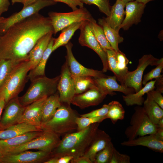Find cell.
<instances>
[{
  "label": "cell",
  "instance_id": "obj_9",
  "mask_svg": "<svg viewBox=\"0 0 163 163\" xmlns=\"http://www.w3.org/2000/svg\"><path fill=\"white\" fill-rule=\"evenodd\" d=\"M163 61V58L159 59L151 54L144 55L139 60L137 68L133 71H128L124 77L121 85L132 88L137 92L142 88V81L143 72L149 66H157Z\"/></svg>",
  "mask_w": 163,
  "mask_h": 163
},
{
  "label": "cell",
  "instance_id": "obj_44",
  "mask_svg": "<svg viewBox=\"0 0 163 163\" xmlns=\"http://www.w3.org/2000/svg\"><path fill=\"white\" fill-rule=\"evenodd\" d=\"M71 155H65L59 157H52L45 161L44 163H69L73 159Z\"/></svg>",
  "mask_w": 163,
  "mask_h": 163
},
{
  "label": "cell",
  "instance_id": "obj_28",
  "mask_svg": "<svg viewBox=\"0 0 163 163\" xmlns=\"http://www.w3.org/2000/svg\"><path fill=\"white\" fill-rule=\"evenodd\" d=\"M155 80L148 82L142 88L137 92L125 95L122 97L126 104L127 106L137 105L141 106L143 104L144 99V95L155 88Z\"/></svg>",
  "mask_w": 163,
  "mask_h": 163
},
{
  "label": "cell",
  "instance_id": "obj_20",
  "mask_svg": "<svg viewBox=\"0 0 163 163\" xmlns=\"http://www.w3.org/2000/svg\"><path fill=\"white\" fill-rule=\"evenodd\" d=\"M121 145L127 146H142L157 152H163V141L158 139L154 134L128 140L121 142Z\"/></svg>",
  "mask_w": 163,
  "mask_h": 163
},
{
  "label": "cell",
  "instance_id": "obj_40",
  "mask_svg": "<svg viewBox=\"0 0 163 163\" xmlns=\"http://www.w3.org/2000/svg\"><path fill=\"white\" fill-rule=\"evenodd\" d=\"M82 3L88 5H94L98 8L100 11L107 17L109 16L111 7L109 0H79Z\"/></svg>",
  "mask_w": 163,
  "mask_h": 163
},
{
  "label": "cell",
  "instance_id": "obj_35",
  "mask_svg": "<svg viewBox=\"0 0 163 163\" xmlns=\"http://www.w3.org/2000/svg\"><path fill=\"white\" fill-rule=\"evenodd\" d=\"M21 62L9 59L0 60V88L13 70Z\"/></svg>",
  "mask_w": 163,
  "mask_h": 163
},
{
  "label": "cell",
  "instance_id": "obj_15",
  "mask_svg": "<svg viewBox=\"0 0 163 163\" xmlns=\"http://www.w3.org/2000/svg\"><path fill=\"white\" fill-rule=\"evenodd\" d=\"M66 50L65 56L70 72L74 76H86L93 78L104 77L102 71L86 68L80 64L75 59L72 52L73 44L70 41L65 45Z\"/></svg>",
  "mask_w": 163,
  "mask_h": 163
},
{
  "label": "cell",
  "instance_id": "obj_11",
  "mask_svg": "<svg viewBox=\"0 0 163 163\" xmlns=\"http://www.w3.org/2000/svg\"><path fill=\"white\" fill-rule=\"evenodd\" d=\"M79 29L80 33L78 38L79 44L94 51L100 57L103 65L102 71L106 72L109 70L106 52L101 47L89 27L87 21L83 22Z\"/></svg>",
  "mask_w": 163,
  "mask_h": 163
},
{
  "label": "cell",
  "instance_id": "obj_6",
  "mask_svg": "<svg viewBox=\"0 0 163 163\" xmlns=\"http://www.w3.org/2000/svg\"><path fill=\"white\" fill-rule=\"evenodd\" d=\"M130 125L126 129L125 134L128 140H132L138 136L154 134L157 127L149 119L143 107L138 106L134 108Z\"/></svg>",
  "mask_w": 163,
  "mask_h": 163
},
{
  "label": "cell",
  "instance_id": "obj_43",
  "mask_svg": "<svg viewBox=\"0 0 163 163\" xmlns=\"http://www.w3.org/2000/svg\"><path fill=\"white\" fill-rule=\"evenodd\" d=\"M130 156L119 152L115 148L110 163H130Z\"/></svg>",
  "mask_w": 163,
  "mask_h": 163
},
{
  "label": "cell",
  "instance_id": "obj_52",
  "mask_svg": "<svg viewBox=\"0 0 163 163\" xmlns=\"http://www.w3.org/2000/svg\"><path fill=\"white\" fill-rule=\"evenodd\" d=\"M38 0H24V3L23 4V7H25L30 5Z\"/></svg>",
  "mask_w": 163,
  "mask_h": 163
},
{
  "label": "cell",
  "instance_id": "obj_30",
  "mask_svg": "<svg viewBox=\"0 0 163 163\" xmlns=\"http://www.w3.org/2000/svg\"><path fill=\"white\" fill-rule=\"evenodd\" d=\"M54 39L53 37L52 38L40 62L34 69L30 70L27 75L28 79L31 81L38 77L45 76L46 64L49 57L53 52L52 48Z\"/></svg>",
  "mask_w": 163,
  "mask_h": 163
},
{
  "label": "cell",
  "instance_id": "obj_1",
  "mask_svg": "<svg viewBox=\"0 0 163 163\" xmlns=\"http://www.w3.org/2000/svg\"><path fill=\"white\" fill-rule=\"evenodd\" d=\"M51 32L53 29L49 17L38 13L13 24L0 36V60L28 59L29 52L38 40Z\"/></svg>",
  "mask_w": 163,
  "mask_h": 163
},
{
  "label": "cell",
  "instance_id": "obj_4",
  "mask_svg": "<svg viewBox=\"0 0 163 163\" xmlns=\"http://www.w3.org/2000/svg\"><path fill=\"white\" fill-rule=\"evenodd\" d=\"M31 70L29 59L19 64L13 70L0 88V98H3L6 104L18 96L23 89L28 79V72Z\"/></svg>",
  "mask_w": 163,
  "mask_h": 163
},
{
  "label": "cell",
  "instance_id": "obj_36",
  "mask_svg": "<svg viewBox=\"0 0 163 163\" xmlns=\"http://www.w3.org/2000/svg\"><path fill=\"white\" fill-rule=\"evenodd\" d=\"M114 148L111 141L97 154L94 163H110Z\"/></svg>",
  "mask_w": 163,
  "mask_h": 163
},
{
  "label": "cell",
  "instance_id": "obj_3",
  "mask_svg": "<svg viewBox=\"0 0 163 163\" xmlns=\"http://www.w3.org/2000/svg\"><path fill=\"white\" fill-rule=\"evenodd\" d=\"M70 105L62 104L53 117L41 124V129L53 132L60 136L77 130L75 120L78 116L76 111L71 108Z\"/></svg>",
  "mask_w": 163,
  "mask_h": 163
},
{
  "label": "cell",
  "instance_id": "obj_23",
  "mask_svg": "<svg viewBox=\"0 0 163 163\" xmlns=\"http://www.w3.org/2000/svg\"><path fill=\"white\" fill-rule=\"evenodd\" d=\"M53 34V32H51L42 37L29 52L28 59L31 65V70L37 66L41 59Z\"/></svg>",
  "mask_w": 163,
  "mask_h": 163
},
{
  "label": "cell",
  "instance_id": "obj_51",
  "mask_svg": "<svg viewBox=\"0 0 163 163\" xmlns=\"http://www.w3.org/2000/svg\"><path fill=\"white\" fill-rule=\"evenodd\" d=\"M6 103L4 99L2 98H0V123L2 111Z\"/></svg>",
  "mask_w": 163,
  "mask_h": 163
},
{
  "label": "cell",
  "instance_id": "obj_31",
  "mask_svg": "<svg viewBox=\"0 0 163 163\" xmlns=\"http://www.w3.org/2000/svg\"><path fill=\"white\" fill-rule=\"evenodd\" d=\"M83 21L73 23L63 29L59 36L54 39L53 52L59 47L68 43L75 32L79 29Z\"/></svg>",
  "mask_w": 163,
  "mask_h": 163
},
{
  "label": "cell",
  "instance_id": "obj_17",
  "mask_svg": "<svg viewBox=\"0 0 163 163\" xmlns=\"http://www.w3.org/2000/svg\"><path fill=\"white\" fill-rule=\"evenodd\" d=\"M93 79L97 88L107 95L116 94L114 91L121 92L125 95L135 93L133 88L119 84L114 75L93 78Z\"/></svg>",
  "mask_w": 163,
  "mask_h": 163
},
{
  "label": "cell",
  "instance_id": "obj_42",
  "mask_svg": "<svg viewBox=\"0 0 163 163\" xmlns=\"http://www.w3.org/2000/svg\"><path fill=\"white\" fill-rule=\"evenodd\" d=\"M110 104L104 105L102 107L99 109H96L91 112L84 114L80 115L81 117H96L105 116L109 110Z\"/></svg>",
  "mask_w": 163,
  "mask_h": 163
},
{
  "label": "cell",
  "instance_id": "obj_21",
  "mask_svg": "<svg viewBox=\"0 0 163 163\" xmlns=\"http://www.w3.org/2000/svg\"><path fill=\"white\" fill-rule=\"evenodd\" d=\"M111 141V139L109 135L104 131L98 129L84 155L89 158L94 163L97 154Z\"/></svg>",
  "mask_w": 163,
  "mask_h": 163
},
{
  "label": "cell",
  "instance_id": "obj_54",
  "mask_svg": "<svg viewBox=\"0 0 163 163\" xmlns=\"http://www.w3.org/2000/svg\"><path fill=\"white\" fill-rule=\"evenodd\" d=\"M12 4L13 5L16 3H21L23 4L24 3V0H11Z\"/></svg>",
  "mask_w": 163,
  "mask_h": 163
},
{
  "label": "cell",
  "instance_id": "obj_49",
  "mask_svg": "<svg viewBox=\"0 0 163 163\" xmlns=\"http://www.w3.org/2000/svg\"><path fill=\"white\" fill-rule=\"evenodd\" d=\"M155 80V83L156 90L163 93V76Z\"/></svg>",
  "mask_w": 163,
  "mask_h": 163
},
{
  "label": "cell",
  "instance_id": "obj_16",
  "mask_svg": "<svg viewBox=\"0 0 163 163\" xmlns=\"http://www.w3.org/2000/svg\"><path fill=\"white\" fill-rule=\"evenodd\" d=\"M107 95L97 86H95L82 93L75 94L71 104L83 109L99 104Z\"/></svg>",
  "mask_w": 163,
  "mask_h": 163
},
{
  "label": "cell",
  "instance_id": "obj_50",
  "mask_svg": "<svg viewBox=\"0 0 163 163\" xmlns=\"http://www.w3.org/2000/svg\"><path fill=\"white\" fill-rule=\"evenodd\" d=\"M154 134L158 139L163 141V128H157Z\"/></svg>",
  "mask_w": 163,
  "mask_h": 163
},
{
  "label": "cell",
  "instance_id": "obj_22",
  "mask_svg": "<svg viewBox=\"0 0 163 163\" xmlns=\"http://www.w3.org/2000/svg\"><path fill=\"white\" fill-rule=\"evenodd\" d=\"M43 131L29 132L11 138L0 140V150L4 155L10 149L24 144L37 137Z\"/></svg>",
  "mask_w": 163,
  "mask_h": 163
},
{
  "label": "cell",
  "instance_id": "obj_8",
  "mask_svg": "<svg viewBox=\"0 0 163 163\" xmlns=\"http://www.w3.org/2000/svg\"><path fill=\"white\" fill-rule=\"evenodd\" d=\"M48 15L54 34L73 23L87 21L91 16L84 7L69 12L51 11L49 13Z\"/></svg>",
  "mask_w": 163,
  "mask_h": 163
},
{
  "label": "cell",
  "instance_id": "obj_38",
  "mask_svg": "<svg viewBox=\"0 0 163 163\" xmlns=\"http://www.w3.org/2000/svg\"><path fill=\"white\" fill-rule=\"evenodd\" d=\"M107 119L106 116L96 117H77L76 119L77 125V131L85 129L90 125L95 123H100Z\"/></svg>",
  "mask_w": 163,
  "mask_h": 163
},
{
  "label": "cell",
  "instance_id": "obj_19",
  "mask_svg": "<svg viewBox=\"0 0 163 163\" xmlns=\"http://www.w3.org/2000/svg\"><path fill=\"white\" fill-rule=\"evenodd\" d=\"M47 97L36 101L26 106L18 123H26L41 129L42 109Z\"/></svg>",
  "mask_w": 163,
  "mask_h": 163
},
{
  "label": "cell",
  "instance_id": "obj_18",
  "mask_svg": "<svg viewBox=\"0 0 163 163\" xmlns=\"http://www.w3.org/2000/svg\"><path fill=\"white\" fill-rule=\"evenodd\" d=\"M125 17L121 25L120 28L126 30L133 24H137L141 21L145 5L136 0L125 4Z\"/></svg>",
  "mask_w": 163,
  "mask_h": 163
},
{
  "label": "cell",
  "instance_id": "obj_46",
  "mask_svg": "<svg viewBox=\"0 0 163 163\" xmlns=\"http://www.w3.org/2000/svg\"><path fill=\"white\" fill-rule=\"evenodd\" d=\"M149 92L153 100L163 109V97L162 93L159 91L154 89Z\"/></svg>",
  "mask_w": 163,
  "mask_h": 163
},
{
  "label": "cell",
  "instance_id": "obj_48",
  "mask_svg": "<svg viewBox=\"0 0 163 163\" xmlns=\"http://www.w3.org/2000/svg\"><path fill=\"white\" fill-rule=\"evenodd\" d=\"M71 163H93L88 157L84 155L72 159Z\"/></svg>",
  "mask_w": 163,
  "mask_h": 163
},
{
  "label": "cell",
  "instance_id": "obj_13",
  "mask_svg": "<svg viewBox=\"0 0 163 163\" xmlns=\"http://www.w3.org/2000/svg\"><path fill=\"white\" fill-rule=\"evenodd\" d=\"M51 157V152L28 150L17 153L4 155L0 163H44Z\"/></svg>",
  "mask_w": 163,
  "mask_h": 163
},
{
  "label": "cell",
  "instance_id": "obj_33",
  "mask_svg": "<svg viewBox=\"0 0 163 163\" xmlns=\"http://www.w3.org/2000/svg\"><path fill=\"white\" fill-rule=\"evenodd\" d=\"M72 76L74 81L75 94L82 93L91 88L97 86L92 77L72 75Z\"/></svg>",
  "mask_w": 163,
  "mask_h": 163
},
{
  "label": "cell",
  "instance_id": "obj_10",
  "mask_svg": "<svg viewBox=\"0 0 163 163\" xmlns=\"http://www.w3.org/2000/svg\"><path fill=\"white\" fill-rule=\"evenodd\" d=\"M56 2L48 0H38L23 8L7 18L0 24V34H4L13 24L19 22L31 16L38 13L39 11L45 7L52 5Z\"/></svg>",
  "mask_w": 163,
  "mask_h": 163
},
{
  "label": "cell",
  "instance_id": "obj_32",
  "mask_svg": "<svg viewBox=\"0 0 163 163\" xmlns=\"http://www.w3.org/2000/svg\"><path fill=\"white\" fill-rule=\"evenodd\" d=\"M87 21L94 36L103 49L113 50L106 37L103 28L96 20L91 16Z\"/></svg>",
  "mask_w": 163,
  "mask_h": 163
},
{
  "label": "cell",
  "instance_id": "obj_53",
  "mask_svg": "<svg viewBox=\"0 0 163 163\" xmlns=\"http://www.w3.org/2000/svg\"><path fill=\"white\" fill-rule=\"evenodd\" d=\"M156 125L157 128H163V118L159 120Z\"/></svg>",
  "mask_w": 163,
  "mask_h": 163
},
{
  "label": "cell",
  "instance_id": "obj_24",
  "mask_svg": "<svg viewBox=\"0 0 163 163\" xmlns=\"http://www.w3.org/2000/svg\"><path fill=\"white\" fill-rule=\"evenodd\" d=\"M125 4L121 0H117L111 7L109 16L104 17L105 20L112 28L119 32L125 15Z\"/></svg>",
  "mask_w": 163,
  "mask_h": 163
},
{
  "label": "cell",
  "instance_id": "obj_41",
  "mask_svg": "<svg viewBox=\"0 0 163 163\" xmlns=\"http://www.w3.org/2000/svg\"><path fill=\"white\" fill-rule=\"evenodd\" d=\"M156 67L145 75L142 81V84L145 85L149 81L157 79L163 76L161 73L163 69V61L156 66Z\"/></svg>",
  "mask_w": 163,
  "mask_h": 163
},
{
  "label": "cell",
  "instance_id": "obj_37",
  "mask_svg": "<svg viewBox=\"0 0 163 163\" xmlns=\"http://www.w3.org/2000/svg\"><path fill=\"white\" fill-rule=\"evenodd\" d=\"M117 67L121 78L120 83L122 84L124 77L129 71L127 66L129 60L126 55L120 50L117 52Z\"/></svg>",
  "mask_w": 163,
  "mask_h": 163
},
{
  "label": "cell",
  "instance_id": "obj_25",
  "mask_svg": "<svg viewBox=\"0 0 163 163\" xmlns=\"http://www.w3.org/2000/svg\"><path fill=\"white\" fill-rule=\"evenodd\" d=\"M40 128L26 123H18L0 130V140L9 139L28 132L41 131Z\"/></svg>",
  "mask_w": 163,
  "mask_h": 163
},
{
  "label": "cell",
  "instance_id": "obj_39",
  "mask_svg": "<svg viewBox=\"0 0 163 163\" xmlns=\"http://www.w3.org/2000/svg\"><path fill=\"white\" fill-rule=\"evenodd\" d=\"M107 56L109 70L111 71L120 82L121 78L117 67V53L113 50H105Z\"/></svg>",
  "mask_w": 163,
  "mask_h": 163
},
{
  "label": "cell",
  "instance_id": "obj_59",
  "mask_svg": "<svg viewBox=\"0 0 163 163\" xmlns=\"http://www.w3.org/2000/svg\"></svg>",
  "mask_w": 163,
  "mask_h": 163
},
{
  "label": "cell",
  "instance_id": "obj_7",
  "mask_svg": "<svg viewBox=\"0 0 163 163\" xmlns=\"http://www.w3.org/2000/svg\"><path fill=\"white\" fill-rule=\"evenodd\" d=\"M60 136L53 132L43 130L37 137L21 145L13 148L5 154H13L30 149L51 152L59 144Z\"/></svg>",
  "mask_w": 163,
  "mask_h": 163
},
{
  "label": "cell",
  "instance_id": "obj_12",
  "mask_svg": "<svg viewBox=\"0 0 163 163\" xmlns=\"http://www.w3.org/2000/svg\"><path fill=\"white\" fill-rule=\"evenodd\" d=\"M60 75L57 88L60 101L70 105L75 93L74 80L66 62L62 67Z\"/></svg>",
  "mask_w": 163,
  "mask_h": 163
},
{
  "label": "cell",
  "instance_id": "obj_56",
  "mask_svg": "<svg viewBox=\"0 0 163 163\" xmlns=\"http://www.w3.org/2000/svg\"><path fill=\"white\" fill-rule=\"evenodd\" d=\"M123 2H124L125 4L126 3L133 1H135L136 0H121Z\"/></svg>",
  "mask_w": 163,
  "mask_h": 163
},
{
  "label": "cell",
  "instance_id": "obj_2",
  "mask_svg": "<svg viewBox=\"0 0 163 163\" xmlns=\"http://www.w3.org/2000/svg\"><path fill=\"white\" fill-rule=\"evenodd\" d=\"M100 123H93L85 129L65 135L51 152V158L69 155L74 159L83 156L95 137Z\"/></svg>",
  "mask_w": 163,
  "mask_h": 163
},
{
  "label": "cell",
  "instance_id": "obj_5",
  "mask_svg": "<svg viewBox=\"0 0 163 163\" xmlns=\"http://www.w3.org/2000/svg\"><path fill=\"white\" fill-rule=\"evenodd\" d=\"M60 75L53 78L45 76L33 80L28 89L21 97H19L20 103L26 106L33 102L56 92Z\"/></svg>",
  "mask_w": 163,
  "mask_h": 163
},
{
  "label": "cell",
  "instance_id": "obj_47",
  "mask_svg": "<svg viewBox=\"0 0 163 163\" xmlns=\"http://www.w3.org/2000/svg\"><path fill=\"white\" fill-rule=\"evenodd\" d=\"M10 3L9 0H0V17L8 10Z\"/></svg>",
  "mask_w": 163,
  "mask_h": 163
},
{
  "label": "cell",
  "instance_id": "obj_57",
  "mask_svg": "<svg viewBox=\"0 0 163 163\" xmlns=\"http://www.w3.org/2000/svg\"><path fill=\"white\" fill-rule=\"evenodd\" d=\"M5 18L3 17H0V24L4 21Z\"/></svg>",
  "mask_w": 163,
  "mask_h": 163
},
{
  "label": "cell",
  "instance_id": "obj_27",
  "mask_svg": "<svg viewBox=\"0 0 163 163\" xmlns=\"http://www.w3.org/2000/svg\"><path fill=\"white\" fill-rule=\"evenodd\" d=\"M146 94L147 97L144 101L143 108L150 120L156 125L163 118V109L153 100L149 92Z\"/></svg>",
  "mask_w": 163,
  "mask_h": 163
},
{
  "label": "cell",
  "instance_id": "obj_26",
  "mask_svg": "<svg viewBox=\"0 0 163 163\" xmlns=\"http://www.w3.org/2000/svg\"><path fill=\"white\" fill-rule=\"evenodd\" d=\"M62 104L60 101L58 92L46 98L42 109L41 124L47 122L53 117Z\"/></svg>",
  "mask_w": 163,
  "mask_h": 163
},
{
  "label": "cell",
  "instance_id": "obj_29",
  "mask_svg": "<svg viewBox=\"0 0 163 163\" xmlns=\"http://www.w3.org/2000/svg\"><path fill=\"white\" fill-rule=\"evenodd\" d=\"M98 24L103 28L106 37L112 49L117 52L120 51L118 44L122 42L124 39L120 35L119 32L111 27L104 17L98 19Z\"/></svg>",
  "mask_w": 163,
  "mask_h": 163
},
{
  "label": "cell",
  "instance_id": "obj_45",
  "mask_svg": "<svg viewBox=\"0 0 163 163\" xmlns=\"http://www.w3.org/2000/svg\"><path fill=\"white\" fill-rule=\"evenodd\" d=\"M57 2H61L64 3L72 9V11H75L77 9L78 7L82 8L84 7L83 3L80 2L79 0H48Z\"/></svg>",
  "mask_w": 163,
  "mask_h": 163
},
{
  "label": "cell",
  "instance_id": "obj_55",
  "mask_svg": "<svg viewBox=\"0 0 163 163\" xmlns=\"http://www.w3.org/2000/svg\"><path fill=\"white\" fill-rule=\"evenodd\" d=\"M137 1L141 2L145 5H146L147 3L149 2L153 1L155 0H136Z\"/></svg>",
  "mask_w": 163,
  "mask_h": 163
},
{
  "label": "cell",
  "instance_id": "obj_14",
  "mask_svg": "<svg viewBox=\"0 0 163 163\" xmlns=\"http://www.w3.org/2000/svg\"><path fill=\"white\" fill-rule=\"evenodd\" d=\"M5 105L1 117L0 130L18 123L26 107L20 103L18 96L11 100Z\"/></svg>",
  "mask_w": 163,
  "mask_h": 163
},
{
  "label": "cell",
  "instance_id": "obj_34",
  "mask_svg": "<svg viewBox=\"0 0 163 163\" xmlns=\"http://www.w3.org/2000/svg\"><path fill=\"white\" fill-rule=\"evenodd\" d=\"M110 106L107 114V119H110L115 124L118 120H122L124 117L125 111L122 105L117 101L110 102Z\"/></svg>",
  "mask_w": 163,
  "mask_h": 163
},
{
  "label": "cell",
  "instance_id": "obj_58",
  "mask_svg": "<svg viewBox=\"0 0 163 163\" xmlns=\"http://www.w3.org/2000/svg\"><path fill=\"white\" fill-rule=\"evenodd\" d=\"M4 155L3 154L0 150V161Z\"/></svg>",
  "mask_w": 163,
  "mask_h": 163
}]
</instances>
